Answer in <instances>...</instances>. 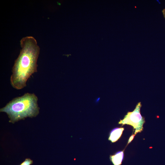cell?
<instances>
[{
  "instance_id": "2",
  "label": "cell",
  "mask_w": 165,
  "mask_h": 165,
  "mask_svg": "<svg viewBox=\"0 0 165 165\" xmlns=\"http://www.w3.org/2000/svg\"><path fill=\"white\" fill-rule=\"evenodd\" d=\"M38 98L34 93H26L16 97L0 108L7 115L9 123H14L25 118L36 117L39 113Z\"/></svg>"
},
{
  "instance_id": "3",
  "label": "cell",
  "mask_w": 165,
  "mask_h": 165,
  "mask_svg": "<svg viewBox=\"0 0 165 165\" xmlns=\"http://www.w3.org/2000/svg\"><path fill=\"white\" fill-rule=\"evenodd\" d=\"M142 105L140 102L136 105L135 108L132 112H128L124 118L119 122V124L122 125L125 124L132 126L135 130L134 134L142 131L143 125L145 122V118L140 113V109Z\"/></svg>"
},
{
  "instance_id": "6",
  "label": "cell",
  "mask_w": 165,
  "mask_h": 165,
  "mask_svg": "<svg viewBox=\"0 0 165 165\" xmlns=\"http://www.w3.org/2000/svg\"><path fill=\"white\" fill-rule=\"evenodd\" d=\"M33 163V161L30 158H26L20 165H31Z\"/></svg>"
},
{
  "instance_id": "4",
  "label": "cell",
  "mask_w": 165,
  "mask_h": 165,
  "mask_svg": "<svg viewBox=\"0 0 165 165\" xmlns=\"http://www.w3.org/2000/svg\"><path fill=\"white\" fill-rule=\"evenodd\" d=\"M124 130V128L123 127L113 129L110 133L108 140L112 143L116 141L121 136Z\"/></svg>"
},
{
  "instance_id": "7",
  "label": "cell",
  "mask_w": 165,
  "mask_h": 165,
  "mask_svg": "<svg viewBox=\"0 0 165 165\" xmlns=\"http://www.w3.org/2000/svg\"><path fill=\"white\" fill-rule=\"evenodd\" d=\"M135 135L134 134L130 136V137L129 138V139L128 141L127 145H128L129 143H130L131 141L133 140V139L134 138Z\"/></svg>"
},
{
  "instance_id": "5",
  "label": "cell",
  "mask_w": 165,
  "mask_h": 165,
  "mask_svg": "<svg viewBox=\"0 0 165 165\" xmlns=\"http://www.w3.org/2000/svg\"><path fill=\"white\" fill-rule=\"evenodd\" d=\"M124 150L118 152L114 155L110 156V160L113 165L121 164L124 158Z\"/></svg>"
},
{
  "instance_id": "1",
  "label": "cell",
  "mask_w": 165,
  "mask_h": 165,
  "mask_svg": "<svg viewBox=\"0 0 165 165\" xmlns=\"http://www.w3.org/2000/svg\"><path fill=\"white\" fill-rule=\"evenodd\" d=\"M20 54L15 61L10 78L14 88L21 90L26 86L28 79L37 72V60L40 48L35 39L32 36L23 38L20 41Z\"/></svg>"
},
{
  "instance_id": "8",
  "label": "cell",
  "mask_w": 165,
  "mask_h": 165,
  "mask_svg": "<svg viewBox=\"0 0 165 165\" xmlns=\"http://www.w3.org/2000/svg\"><path fill=\"white\" fill-rule=\"evenodd\" d=\"M162 12L163 13L164 17L165 18V9H163L162 10Z\"/></svg>"
}]
</instances>
